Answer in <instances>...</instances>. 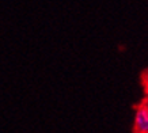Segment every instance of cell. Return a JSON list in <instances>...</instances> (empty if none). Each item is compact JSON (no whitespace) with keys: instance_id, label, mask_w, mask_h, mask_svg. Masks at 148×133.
Masks as SVG:
<instances>
[{"instance_id":"1","label":"cell","mask_w":148,"mask_h":133,"mask_svg":"<svg viewBox=\"0 0 148 133\" xmlns=\"http://www.w3.org/2000/svg\"><path fill=\"white\" fill-rule=\"evenodd\" d=\"M135 132L136 133H148V113H147V107L145 106H141L136 110Z\"/></svg>"},{"instance_id":"2","label":"cell","mask_w":148,"mask_h":133,"mask_svg":"<svg viewBox=\"0 0 148 133\" xmlns=\"http://www.w3.org/2000/svg\"><path fill=\"white\" fill-rule=\"evenodd\" d=\"M147 113H148V106H147Z\"/></svg>"}]
</instances>
